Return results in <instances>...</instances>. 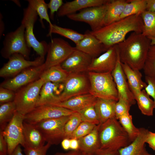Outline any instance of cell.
Masks as SVG:
<instances>
[{
  "label": "cell",
  "mask_w": 155,
  "mask_h": 155,
  "mask_svg": "<svg viewBox=\"0 0 155 155\" xmlns=\"http://www.w3.org/2000/svg\"><path fill=\"white\" fill-rule=\"evenodd\" d=\"M143 28L141 14H138L120 19L96 31L90 32L107 50L124 40L129 32L142 33Z\"/></svg>",
  "instance_id": "1"
},
{
  "label": "cell",
  "mask_w": 155,
  "mask_h": 155,
  "mask_svg": "<svg viewBox=\"0 0 155 155\" xmlns=\"http://www.w3.org/2000/svg\"><path fill=\"white\" fill-rule=\"evenodd\" d=\"M151 45L150 38L142 33L135 32L116 45L121 63L138 70L143 69Z\"/></svg>",
  "instance_id": "2"
},
{
  "label": "cell",
  "mask_w": 155,
  "mask_h": 155,
  "mask_svg": "<svg viewBox=\"0 0 155 155\" xmlns=\"http://www.w3.org/2000/svg\"><path fill=\"white\" fill-rule=\"evenodd\" d=\"M99 136L101 149L119 150L132 142L115 117L100 123Z\"/></svg>",
  "instance_id": "3"
},
{
  "label": "cell",
  "mask_w": 155,
  "mask_h": 155,
  "mask_svg": "<svg viewBox=\"0 0 155 155\" xmlns=\"http://www.w3.org/2000/svg\"><path fill=\"white\" fill-rule=\"evenodd\" d=\"M90 82L89 93L97 98L119 99L117 90L111 73L88 72Z\"/></svg>",
  "instance_id": "4"
},
{
  "label": "cell",
  "mask_w": 155,
  "mask_h": 155,
  "mask_svg": "<svg viewBox=\"0 0 155 155\" xmlns=\"http://www.w3.org/2000/svg\"><path fill=\"white\" fill-rule=\"evenodd\" d=\"M45 82L40 79L22 87L15 93L13 101L18 112L24 116L36 107L41 88Z\"/></svg>",
  "instance_id": "5"
},
{
  "label": "cell",
  "mask_w": 155,
  "mask_h": 155,
  "mask_svg": "<svg viewBox=\"0 0 155 155\" xmlns=\"http://www.w3.org/2000/svg\"><path fill=\"white\" fill-rule=\"evenodd\" d=\"M3 45L1 53L3 57L9 59L13 55L18 53L27 60L29 58L30 47L26 42L25 28L23 24H21L16 30L6 35Z\"/></svg>",
  "instance_id": "6"
},
{
  "label": "cell",
  "mask_w": 155,
  "mask_h": 155,
  "mask_svg": "<svg viewBox=\"0 0 155 155\" xmlns=\"http://www.w3.org/2000/svg\"><path fill=\"white\" fill-rule=\"evenodd\" d=\"M63 84V90L59 96L60 102L89 93L90 84L88 72L69 73Z\"/></svg>",
  "instance_id": "7"
},
{
  "label": "cell",
  "mask_w": 155,
  "mask_h": 155,
  "mask_svg": "<svg viewBox=\"0 0 155 155\" xmlns=\"http://www.w3.org/2000/svg\"><path fill=\"white\" fill-rule=\"evenodd\" d=\"M38 15L35 10L28 5L26 8L24 9L21 24L25 28L26 38L28 46L39 56L44 57L47 53L48 44L44 40L39 42L33 32L34 25L37 19Z\"/></svg>",
  "instance_id": "8"
},
{
  "label": "cell",
  "mask_w": 155,
  "mask_h": 155,
  "mask_svg": "<svg viewBox=\"0 0 155 155\" xmlns=\"http://www.w3.org/2000/svg\"><path fill=\"white\" fill-rule=\"evenodd\" d=\"M69 116L49 119L34 125L41 132L45 142L57 145L64 139V128Z\"/></svg>",
  "instance_id": "9"
},
{
  "label": "cell",
  "mask_w": 155,
  "mask_h": 155,
  "mask_svg": "<svg viewBox=\"0 0 155 155\" xmlns=\"http://www.w3.org/2000/svg\"><path fill=\"white\" fill-rule=\"evenodd\" d=\"M24 116L17 111L5 129L1 131L6 141L8 148V155H10L19 145L24 147L23 134Z\"/></svg>",
  "instance_id": "10"
},
{
  "label": "cell",
  "mask_w": 155,
  "mask_h": 155,
  "mask_svg": "<svg viewBox=\"0 0 155 155\" xmlns=\"http://www.w3.org/2000/svg\"><path fill=\"white\" fill-rule=\"evenodd\" d=\"M69 43L60 38H54L48 44L47 55L44 63L45 70L61 65L75 49Z\"/></svg>",
  "instance_id": "11"
},
{
  "label": "cell",
  "mask_w": 155,
  "mask_h": 155,
  "mask_svg": "<svg viewBox=\"0 0 155 155\" xmlns=\"http://www.w3.org/2000/svg\"><path fill=\"white\" fill-rule=\"evenodd\" d=\"M109 2L100 6L88 7L78 13L67 16L73 21L87 23L90 25L92 31H96L104 26V20Z\"/></svg>",
  "instance_id": "12"
},
{
  "label": "cell",
  "mask_w": 155,
  "mask_h": 155,
  "mask_svg": "<svg viewBox=\"0 0 155 155\" xmlns=\"http://www.w3.org/2000/svg\"><path fill=\"white\" fill-rule=\"evenodd\" d=\"M74 112L53 105H43L36 106L25 115L24 121L35 125L45 120L69 116Z\"/></svg>",
  "instance_id": "13"
},
{
  "label": "cell",
  "mask_w": 155,
  "mask_h": 155,
  "mask_svg": "<svg viewBox=\"0 0 155 155\" xmlns=\"http://www.w3.org/2000/svg\"><path fill=\"white\" fill-rule=\"evenodd\" d=\"M7 63L0 70L1 77L12 76L28 68L40 65L44 63V57L39 56L33 61L26 59L20 54L16 53L10 57Z\"/></svg>",
  "instance_id": "14"
},
{
  "label": "cell",
  "mask_w": 155,
  "mask_h": 155,
  "mask_svg": "<svg viewBox=\"0 0 155 155\" xmlns=\"http://www.w3.org/2000/svg\"><path fill=\"white\" fill-rule=\"evenodd\" d=\"M45 70L44 64L27 68L14 77L5 81L0 87L14 92L38 80Z\"/></svg>",
  "instance_id": "15"
},
{
  "label": "cell",
  "mask_w": 155,
  "mask_h": 155,
  "mask_svg": "<svg viewBox=\"0 0 155 155\" xmlns=\"http://www.w3.org/2000/svg\"><path fill=\"white\" fill-rule=\"evenodd\" d=\"M117 57V50L115 45L98 57L93 58L88 72L112 73L116 66Z\"/></svg>",
  "instance_id": "16"
},
{
  "label": "cell",
  "mask_w": 155,
  "mask_h": 155,
  "mask_svg": "<svg viewBox=\"0 0 155 155\" xmlns=\"http://www.w3.org/2000/svg\"><path fill=\"white\" fill-rule=\"evenodd\" d=\"M92 59L89 55L75 49L61 66L69 73L88 72Z\"/></svg>",
  "instance_id": "17"
},
{
  "label": "cell",
  "mask_w": 155,
  "mask_h": 155,
  "mask_svg": "<svg viewBox=\"0 0 155 155\" xmlns=\"http://www.w3.org/2000/svg\"><path fill=\"white\" fill-rule=\"evenodd\" d=\"M111 74L116 85L119 98H122L125 100L131 106L135 104L136 101L129 87L126 76L121 65L118 53L116 66L112 72Z\"/></svg>",
  "instance_id": "18"
},
{
  "label": "cell",
  "mask_w": 155,
  "mask_h": 155,
  "mask_svg": "<svg viewBox=\"0 0 155 155\" xmlns=\"http://www.w3.org/2000/svg\"><path fill=\"white\" fill-rule=\"evenodd\" d=\"M84 38L76 44L75 49L90 56L93 58L98 57L107 50L104 45L90 30L84 34Z\"/></svg>",
  "instance_id": "19"
},
{
  "label": "cell",
  "mask_w": 155,
  "mask_h": 155,
  "mask_svg": "<svg viewBox=\"0 0 155 155\" xmlns=\"http://www.w3.org/2000/svg\"><path fill=\"white\" fill-rule=\"evenodd\" d=\"M110 0H75L67 2L62 5L57 12L59 17L75 13L85 8L101 6L106 4Z\"/></svg>",
  "instance_id": "20"
},
{
  "label": "cell",
  "mask_w": 155,
  "mask_h": 155,
  "mask_svg": "<svg viewBox=\"0 0 155 155\" xmlns=\"http://www.w3.org/2000/svg\"><path fill=\"white\" fill-rule=\"evenodd\" d=\"M149 130L140 128L137 138L129 145L118 150L120 155H152L147 150L145 144Z\"/></svg>",
  "instance_id": "21"
},
{
  "label": "cell",
  "mask_w": 155,
  "mask_h": 155,
  "mask_svg": "<svg viewBox=\"0 0 155 155\" xmlns=\"http://www.w3.org/2000/svg\"><path fill=\"white\" fill-rule=\"evenodd\" d=\"M96 99L97 98L88 93L75 96L53 105L78 112L88 106L94 105Z\"/></svg>",
  "instance_id": "22"
},
{
  "label": "cell",
  "mask_w": 155,
  "mask_h": 155,
  "mask_svg": "<svg viewBox=\"0 0 155 155\" xmlns=\"http://www.w3.org/2000/svg\"><path fill=\"white\" fill-rule=\"evenodd\" d=\"M23 134L25 146L33 149L39 148L46 142L40 131L34 125L23 122Z\"/></svg>",
  "instance_id": "23"
},
{
  "label": "cell",
  "mask_w": 155,
  "mask_h": 155,
  "mask_svg": "<svg viewBox=\"0 0 155 155\" xmlns=\"http://www.w3.org/2000/svg\"><path fill=\"white\" fill-rule=\"evenodd\" d=\"M121 64L129 89L135 97L145 88L147 84L142 80L140 70L133 69L126 64Z\"/></svg>",
  "instance_id": "24"
},
{
  "label": "cell",
  "mask_w": 155,
  "mask_h": 155,
  "mask_svg": "<svg viewBox=\"0 0 155 155\" xmlns=\"http://www.w3.org/2000/svg\"><path fill=\"white\" fill-rule=\"evenodd\" d=\"M100 123L96 125L93 130L85 136L78 139L79 149L82 152L94 155L100 148L99 130Z\"/></svg>",
  "instance_id": "25"
},
{
  "label": "cell",
  "mask_w": 155,
  "mask_h": 155,
  "mask_svg": "<svg viewBox=\"0 0 155 155\" xmlns=\"http://www.w3.org/2000/svg\"><path fill=\"white\" fill-rule=\"evenodd\" d=\"M117 102L113 100L97 98L94 106L100 123L115 117V108Z\"/></svg>",
  "instance_id": "26"
},
{
  "label": "cell",
  "mask_w": 155,
  "mask_h": 155,
  "mask_svg": "<svg viewBox=\"0 0 155 155\" xmlns=\"http://www.w3.org/2000/svg\"><path fill=\"white\" fill-rule=\"evenodd\" d=\"M59 83L47 82L44 84L41 88L36 107L45 104L53 105L60 102L59 95L55 93Z\"/></svg>",
  "instance_id": "27"
},
{
  "label": "cell",
  "mask_w": 155,
  "mask_h": 155,
  "mask_svg": "<svg viewBox=\"0 0 155 155\" xmlns=\"http://www.w3.org/2000/svg\"><path fill=\"white\" fill-rule=\"evenodd\" d=\"M128 0H111L104 20V26L120 20Z\"/></svg>",
  "instance_id": "28"
},
{
  "label": "cell",
  "mask_w": 155,
  "mask_h": 155,
  "mask_svg": "<svg viewBox=\"0 0 155 155\" xmlns=\"http://www.w3.org/2000/svg\"><path fill=\"white\" fill-rule=\"evenodd\" d=\"M69 74L61 67V65H58L44 70L40 75L39 78L45 82L63 83Z\"/></svg>",
  "instance_id": "29"
},
{
  "label": "cell",
  "mask_w": 155,
  "mask_h": 155,
  "mask_svg": "<svg viewBox=\"0 0 155 155\" xmlns=\"http://www.w3.org/2000/svg\"><path fill=\"white\" fill-rule=\"evenodd\" d=\"M150 96L145 89H143L134 97L141 113L148 116L153 115L155 109L154 101Z\"/></svg>",
  "instance_id": "30"
},
{
  "label": "cell",
  "mask_w": 155,
  "mask_h": 155,
  "mask_svg": "<svg viewBox=\"0 0 155 155\" xmlns=\"http://www.w3.org/2000/svg\"><path fill=\"white\" fill-rule=\"evenodd\" d=\"M16 111L13 101L0 104V131H3L12 119Z\"/></svg>",
  "instance_id": "31"
},
{
  "label": "cell",
  "mask_w": 155,
  "mask_h": 155,
  "mask_svg": "<svg viewBox=\"0 0 155 155\" xmlns=\"http://www.w3.org/2000/svg\"><path fill=\"white\" fill-rule=\"evenodd\" d=\"M57 34L68 38L76 44L84 36V34L78 32L72 29L63 28L55 24L49 28L47 36H51L52 34Z\"/></svg>",
  "instance_id": "32"
},
{
  "label": "cell",
  "mask_w": 155,
  "mask_h": 155,
  "mask_svg": "<svg viewBox=\"0 0 155 155\" xmlns=\"http://www.w3.org/2000/svg\"><path fill=\"white\" fill-rule=\"evenodd\" d=\"M120 19L134 15L141 14L146 9V0H128Z\"/></svg>",
  "instance_id": "33"
},
{
  "label": "cell",
  "mask_w": 155,
  "mask_h": 155,
  "mask_svg": "<svg viewBox=\"0 0 155 155\" xmlns=\"http://www.w3.org/2000/svg\"><path fill=\"white\" fill-rule=\"evenodd\" d=\"M141 16L144 23L142 34L149 38H155V11L146 10Z\"/></svg>",
  "instance_id": "34"
},
{
  "label": "cell",
  "mask_w": 155,
  "mask_h": 155,
  "mask_svg": "<svg viewBox=\"0 0 155 155\" xmlns=\"http://www.w3.org/2000/svg\"><path fill=\"white\" fill-rule=\"evenodd\" d=\"M28 5L36 12L40 18V21L43 27H44L42 22L45 20L49 24V28L53 25L48 12V5L44 0H28Z\"/></svg>",
  "instance_id": "35"
},
{
  "label": "cell",
  "mask_w": 155,
  "mask_h": 155,
  "mask_svg": "<svg viewBox=\"0 0 155 155\" xmlns=\"http://www.w3.org/2000/svg\"><path fill=\"white\" fill-rule=\"evenodd\" d=\"M118 120L128 134L131 142L137 137L140 132V128L136 127L132 121V116L129 113L120 117Z\"/></svg>",
  "instance_id": "36"
},
{
  "label": "cell",
  "mask_w": 155,
  "mask_h": 155,
  "mask_svg": "<svg viewBox=\"0 0 155 155\" xmlns=\"http://www.w3.org/2000/svg\"><path fill=\"white\" fill-rule=\"evenodd\" d=\"M142 69L145 76L155 79V45L150 46Z\"/></svg>",
  "instance_id": "37"
},
{
  "label": "cell",
  "mask_w": 155,
  "mask_h": 155,
  "mask_svg": "<svg viewBox=\"0 0 155 155\" xmlns=\"http://www.w3.org/2000/svg\"><path fill=\"white\" fill-rule=\"evenodd\" d=\"M82 121L78 112H74L71 114L64 127V139H70L73 133Z\"/></svg>",
  "instance_id": "38"
},
{
  "label": "cell",
  "mask_w": 155,
  "mask_h": 155,
  "mask_svg": "<svg viewBox=\"0 0 155 155\" xmlns=\"http://www.w3.org/2000/svg\"><path fill=\"white\" fill-rule=\"evenodd\" d=\"M78 112L80 115L82 121L95 125L100 124L94 105L88 106Z\"/></svg>",
  "instance_id": "39"
},
{
  "label": "cell",
  "mask_w": 155,
  "mask_h": 155,
  "mask_svg": "<svg viewBox=\"0 0 155 155\" xmlns=\"http://www.w3.org/2000/svg\"><path fill=\"white\" fill-rule=\"evenodd\" d=\"M96 125L82 121L72 134L70 139H78L87 135L94 129Z\"/></svg>",
  "instance_id": "40"
},
{
  "label": "cell",
  "mask_w": 155,
  "mask_h": 155,
  "mask_svg": "<svg viewBox=\"0 0 155 155\" xmlns=\"http://www.w3.org/2000/svg\"><path fill=\"white\" fill-rule=\"evenodd\" d=\"M131 105L127 101L122 98H119L115 108V118L117 120L122 115L129 113Z\"/></svg>",
  "instance_id": "41"
},
{
  "label": "cell",
  "mask_w": 155,
  "mask_h": 155,
  "mask_svg": "<svg viewBox=\"0 0 155 155\" xmlns=\"http://www.w3.org/2000/svg\"><path fill=\"white\" fill-rule=\"evenodd\" d=\"M15 95L14 91L0 87V104L13 101Z\"/></svg>",
  "instance_id": "42"
},
{
  "label": "cell",
  "mask_w": 155,
  "mask_h": 155,
  "mask_svg": "<svg viewBox=\"0 0 155 155\" xmlns=\"http://www.w3.org/2000/svg\"><path fill=\"white\" fill-rule=\"evenodd\" d=\"M51 146L50 144L47 143L39 148H24V151L25 155H46L47 151Z\"/></svg>",
  "instance_id": "43"
},
{
  "label": "cell",
  "mask_w": 155,
  "mask_h": 155,
  "mask_svg": "<svg viewBox=\"0 0 155 155\" xmlns=\"http://www.w3.org/2000/svg\"><path fill=\"white\" fill-rule=\"evenodd\" d=\"M145 80L147 85L144 89L148 94L153 98L155 110V79L145 76Z\"/></svg>",
  "instance_id": "44"
},
{
  "label": "cell",
  "mask_w": 155,
  "mask_h": 155,
  "mask_svg": "<svg viewBox=\"0 0 155 155\" xmlns=\"http://www.w3.org/2000/svg\"><path fill=\"white\" fill-rule=\"evenodd\" d=\"M63 4L62 0H51L50 1L47 5L48 8L50 10L49 15L50 19L54 20L55 13L58 12Z\"/></svg>",
  "instance_id": "45"
},
{
  "label": "cell",
  "mask_w": 155,
  "mask_h": 155,
  "mask_svg": "<svg viewBox=\"0 0 155 155\" xmlns=\"http://www.w3.org/2000/svg\"><path fill=\"white\" fill-rule=\"evenodd\" d=\"M0 155H8L7 143L0 131Z\"/></svg>",
  "instance_id": "46"
},
{
  "label": "cell",
  "mask_w": 155,
  "mask_h": 155,
  "mask_svg": "<svg viewBox=\"0 0 155 155\" xmlns=\"http://www.w3.org/2000/svg\"><path fill=\"white\" fill-rule=\"evenodd\" d=\"M146 142L152 150H155V133L149 131Z\"/></svg>",
  "instance_id": "47"
},
{
  "label": "cell",
  "mask_w": 155,
  "mask_h": 155,
  "mask_svg": "<svg viewBox=\"0 0 155 155\" xmlns=\"http://www.w3.org/2000/svg\"><path fill=\"white\" fill-rule=\"evenodd\" d=\"M94 155H120L118 150L100 148Z\"/></svg>",
  "instance_id": "48"
},
{
  "label": "cell",
  "mask_w": 155,
  "mask_h": 155,
  "mask_svg": "<svg viewBox=\"0 0 155 155\" xmlns=\"http://www.w3.org/2000/svg\"><path fill=\"white\" fill-rule=\"evenodd\" d=\"M146 10L155 11V0H146Z\"/></svg>",
  "instance_id": "49"
},
{
  "label": "cell",
  "mask_w": 155,
  "mask_h": 155,
  "mask_svg": "<svg viewBox=\"0 0 155 155\" xmlns=\"http://www.w3.org/2000/svg\"><path fill=\"white\" fill-rule=\"evenodd\" d=\"M54 155H83L82 153L79 150H72L65 153L57 152Z\"/></svg>",
  "instance_id": "50"
},
{
  "label": "cell",
  "mask_w": 155,
  "mask_h": 155,
  "mask_svg": "<svg viewBox=\"0 0 155 155\" xmlns=\"http://www.w3.org/2000/svg\"><path fill=\"white\" fill-rule=\"evenodd\" d=\"M79 144L78 139H70V149L72 150H76L79 149Z\"/></svg>",
  "instance_id": "51"
},
{
  "label": "cell",
  "mask_w": 155,
  "mask_h": 155,
  "mask_svg": "<svg viewBox=\"0 0 155 155\" xmlns=\"http://www.w3.org/2000/svg\"><path fill=\"white\" fill-rule=\"evenodd\" d=\"M61 143V146L64 150H67L70 149V139H64Z\"/></svg>",
  "instance_id": "52"
},
{
  "label": "cell",
  "mask_w": 155,
  "mask_h": 155,
  "mask_svg": "<svg viewBox=\"0 0 155 155\" xmlns=\"http://www.w3.org/2000/svg\"><path fill=\"white\" fill-rule=\"evenodd\" d=\"M3 16L1 13L0 14V38L4 31L5 29V26L4 22L2 20Z\"/></svg>",
  "instance_id": "53"
},
{
  "label": "cell",
  "mask_w": 155,
  "mask_h": 155,
  "mask_svg": "<svg viewBox=\"0 0 155 155\" xmlns=\"http://www.w3.org/2000/svg\"><path fill=\"white\" fill-rule=\"evenodd\" d=\"M20 145L18 146L10 155H23Z\"/></svg>",
  "instance_id": "54"
},
{
  "label": "cell",
  "mask_w": 155,
  "mask_h": 155,
  "mask_svg": "<svg viewBox=\"0 0 155 155\" xmlns=\"http://www.w3.org/2000/svg\"><path fill=\"white\" fill-rule=\"evenodd\" d=\"M151 40V45H155V38H149Z\"/></svg>",
  "instance_id": "55"
},
{
  "label": "cell",
  "mask_w": 155,
  "mask_h": 155,
  "mask_svg": "<svg viewBox=\"0 0 155 155\" xmlns=\"http://www.w3.org/2000/svg\"><path fill=\"white\" fill-rule=\"evenodd\" d=\"M12 1L14 2L18 6H19V7L21 6V5L19 1L13 0Z\"/></svg>",
  "instance_id": "56"
},
{
  "label": "cell",
  "mask_w": 155,
  "mask_h": 155,
  "mask_svg": "<svg viewBox=\"0 0 155 155\" xmlns=\"http://www.w3.org/2000/svg\"><path fill=\"white\" fill-rule=\"evenodd\" d=\"M82 154H83V155H91L89 154L84 153H82Z\"/></svg>",
  "instance_id": "57"
}]
</instances>
